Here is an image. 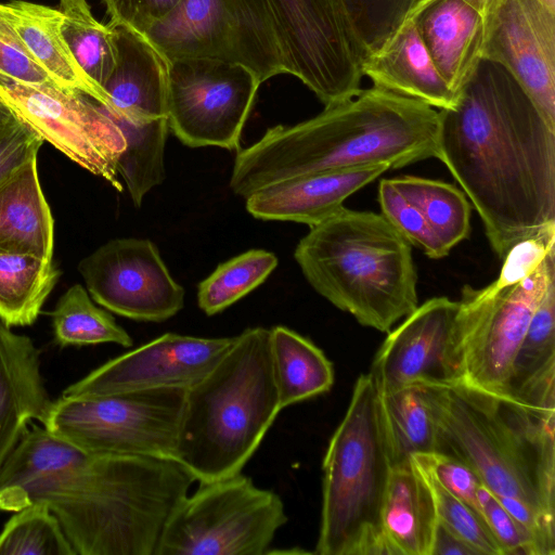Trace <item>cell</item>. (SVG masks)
<instances>
[{
	"label": "cell",
	"mask_w": 555,
	"mask_h": 555,
	"mask_svg": "<svg viewBox=\"0 0 555 555\" xmlns=\"http://www.w3.org/2000/svg\"><path fill=\"white\" fill-rule=\"evenodd\" d=\"M195 480L175 459L91 453L30 424L0 468V511L46 504L76 555H154Z\"/></svg>",
	"instance_id": "cell-1"
},
{
	"label": "cell",
	"mask_w": 555,
	"mask_h": 555,
	"mask_svg": "<svg viewBox=\"0 0 555 555\" xmlns=\"http://www.w3.org/2000/svg\"><path fill=\"white\" fill-rule=\"evenodd\" d=\"M477 210L493 251L555 228V129L501 65L481 60L439 111L437 155Z\"/></svg>",
	"instance_id": "cell-2"
},
{
	"label": "cell",
	"mask_w": 555,
	"mask_h": 555,
	"mask_svg": "<svg viewBox=\"0 0 555 555\" xmlns=\"http://www.w3.org/2000/svg\"><path fill=\"white\" fill-rule=\"evenodd\" d=\"M439 111L380 88L361 89L317 116L278 125L236 154L230 188L246 198L301 175L374 165L401 168L437 155Z\"/></svg>",
	"instance_id": "cell-3"
},
{
	"label": "cell",
	"mask_w": 555,
	"mask_h": 555,
	"mask_svg": "<svg viewBox=\"0 0 555 555\" xmlns=\"http://www.w3.org/2000/svg\"><path fill=\"white\" fill-rule=\"evenodd\" d=\"M421 387L436 452L464 462L494 495L517 499L555 526V411L462 382Z\"/></svg>",
	"instance_id": "cell-4"
},
{
	"label": "cell",
	"mask_w": 555,
	"mask_h": 555,
	"mask_svg": "<svg viewBox=\"0 0 555 555\" xmlns=\"http://www.w3.org/2000/svg\"><path fill=\"white\" fill-rule=\"evenodd\" d=\"M269 337L268 328H246L185 389L176 460L198 482L242 473L282 410Z\"/></svg>",
	"instance_id": "cell-5"
},
{
	"label": "cell",
	"mask_w": 555,
	"mask_h": 555,
	"mask_svg": "<svg viewBox=\"0 0 555 555\" xmlns=\"http://www.w3.org/2000/svg\"><path fill=\"white\" fill-rule=\"evenodd\" d=\"M311 287L361 325L389 332L418 306L410 243L382 214L341 207L298 243Z\"/></svg>",
	"instance_id": "cell-6"
},
{
	"label": "cell",
	"mask_w": 555,
	"mask_h": 555,
	"mask_svg": "<svg viewBox=\"0 0 555 555\" xmlns=\"http://www.w3.org/2000/svg\"><path fill=\"white\" fill-rule=\"evenodd\" d=\"M391 467L379 393L371 374H361L323 459L314 553L387 555L382 516Z\"/></svg>",
	"instance_id": "cell-7"
},
{
	"label": "cell",
	"mask_w": 555,
	"mask_h": 555,
	"mask_svg": "<svg viewBox=\"0 0 555 555\" xmlns=\"http://www.w3.org/2000/svg\"><path fill=\"white\" fill-rule=\"evenodd\" d=\"M286 522L280 495L242 473L201 481L169 514L154 555H264Z\"/></svg>",
	"instance_id": "cell-8"
},
{
	"label": "cell",
	"mask_w": 555,
	"mask_h": 555,
	"mask_svg": "<svg viewBox=\"0 0 555 555\" xmlns=\"http://www.w3.org/2000/svg\"><path fill=\"white\" fill-rule=\"evenodd\" d=\"M555 283V250L524 280L506 286H464L455 319L453 358L460 380L508 395L512 366L531 317Z\"/></svg>",
	"instance_id": "cell-9"
},
{
	"label": "cell",
	"mask_w": 555,
	"mask_h": 555,
	"mask_svg": "<svg viewBox=\"0 0 555 555\" xmlns=\"http://www.w3.org/2000/svg\"><path fill=\"white\" fill-rule=\"evenodd\" d=\"M185 389L68 397L51 401L42 426L53 436L96 454L176 460Z\"/></svg>",
	"instance_id": "cell-10"
},
{
	"label": "cell",
	"mask_w": 555,
	"mask_h": 555,
	"mask_svg": "<svg viewBox=\"0 0 555 555\" xmlns=\"http://www.w3.org/2000/svg\"><path fill=\"white\" fill-rule=\"evenodd\" d=\"M168 61L209 57L241 64L260 83L285 74L263 0H181L144 35Z\"/></svg>",
	"instance_id": "cell-11"
},
{
	"label": "cell",
	"mask_w": 555,
	"mask_h": 555,
	"mask_svg": "<svg viewBox=\"0 0 555 555\" xmlns=\"http://www.w3.org/2000/svg\"><path fill=\"white\" fill-rule=\"evenodd\" d=\"M263 1L285 74L298 78L324 105L361 90L362 55L341 0Z\"/></svg>",
	"instance_id": "cell-12"
},
{
	"label": "cell",
	"mask_w": 555,
	"mask_h": 555,
	"mask_svg": "<svg viewBox=\"0 0 555 555\" xmlns=\"http://www.w3.org/2000/svg\"><path fill=\"white\" fill-rule=\"evenodd\" d=\"M0 98L42 141L122 191L118 164L127 142L106 106L81 92L27 83L2 74Z\"/></svg>",
	"instance_id": "cell-13"
},
{
	"label": "cell",
	"mask_w": 555,
	"mask_h": 555,
	"mask_svg": "<svg viewBox=\"0 0 555 555\" xmlns=\"http://www.w3.org/2000/svg\"><path fill=\"white\" fill-rule=\"evenodd\" d=\"M260 85L248 68L233 62H168V127L186 146L236 150Z\"/></svg>",
	"instance_id": "cell-14"
},
{
	"label": "cell",
	"mask_w": 555,
	"mask_h": 555,
	"mask_svg": "<svg viewBox=\"0 0 555 555\" xmlns=\"http://www.w3.org/2000/svg\"><path fill=\"white\" fill-rule=\"evenodd\" d=\"M91 298L104 309L142 322H163L184 306V288L147 238H115L78 263Z\"/></svg>",
	"instance_id": "cell-15"
},
{
	"label": "cell",
	"mask_w": 555,
	"mask_h": 555,
	"mask_svg": "<svg viewBox=\"0 0 555 555\" xmlns=\"http://www.w3.org/2000/svg\"><path fill=\"white\" fill-rule=\"evenodd\" d=\"M234 339L235 336L207 338L166 333L103 363L65 388L62 396L186 389L211 370Z\"/></svg>",
	"instance_id": "cell-16"
},
{
	"label": "cell",
	"mask_w": 555,
	"mask_h": 555,
	"mask_svg": "<svg viewBox=\"0 0 555 555\" xmlns=\"http://www.w3.org/2000/svg\"><path fill=\"white\" fill-rule=\"evenodd\" d=\"M482 59L504 67L555 129V10L503 0L485 20Z\"/></svg>",
	"instance_id": "cell-17"
},
{
	"label": "cell",
	"mask_w": 555,
	"mask_h": 555,
	"mask_svg": "<svg viewBox=\"0 0 555 555\" xmlns=\"http://www.w3.org/2000/svg\"><path fill=\"white\" fill-rule=\"evenodd\" d=\"M457 311L459 301L435 297L388 332L369 372L379 392L460 380L453 358Z\"/></svg>",
	"instance_id": "cell-18"
},
{
	"label": "cell",
	"mask_w": 555,
	"mask_h": 555,
	"mask_svg": "<svg viewBox=\"0 0 555 555\" xmlns=\"http://www.w3.org/2000/svg\"><path fill=\"white\" fill-rule=\"evenodd\" d=\"M389 169L387 165H374L292 177L248 195L246 209L257 219L293 221L310 228L335 214L351 194Z\"/></svg>",
	"instance_id": "cell-19"
},
{
	"label": "cell",
	"mask_w": 555,
	"mask_h": 555,
	"mask_svg": "<svg viewBox=\"0 0 555 555\" xmlns=\"http://www.w3.org/2000/svg\"><path fill=\"white\" fill-rule=\"evenodd\" d=\"M51 400L41 374L40 350L0 321V468Z\"/></svg>",
	"instance_id": "cell-20"
},
{
	"label": "cell",
	"mask_w": 555,
	"mask_h": 555,
	"mask_svg": "<svg viewBox=\"0 0 555 555\" xmlns=\"http://www.w3.org/2000/svg\"><path fill=\"white\" fill-rule=\"evenodd\" d=\"M109 24L116 34L117 59L103 86L105 106L135 119L167 118L168 61L144 35Z\"/></svg>",
	"instance_id": "cell-21"
},
{
	"label": "cell",
	"mask_w": 555,
	"mask_h": 555,
	"mask_svg": "<svg viewBox=\"0 0 555 555\" xmlns=\"http://www.w3.org/2000/svg\"><path fill=\"white\" fill-rule=\"evenodd\" d=\"M411 21L440 76L459 95L482 60L485 18L464 0H435Z\"/></svg>",
	"instance_id": "cell-22"
},
{
	"label": "cell",
	"mask_w": 555,
	"mask_h": 555,
	"mask_svg": "<svg viewBox=\"0 0 555 555\" xmlns=\"http://www.w3.org/2000/svg\"><path fill=\"white\" fill-rule=\"evenodd\" d=\"M361 70L373 87L438 111L453 107L457 100L437 70L414 21L405 22L378 52L364 56Z\"/></svg>",
	"instance_id": "cell-23"
},
{
	"label": "cell",
	"mask_w": 555,
	"mask_h": 555,
	"mask_svg": "<svg viewBox=\"0 0 555 555\" xmlns=\"http://www.w3.org/2000/svg\"><path fill=\"white\" fill-rule=\"evenodd\" d=\"M387 555H430L438 521L429 485L412 460L391 467L383 507Z\"/></svg>",
	"instance_id": "cell-24"
},
{
	"label": "cell",
	"mask_w": 555,
	"mask_h": 555,
	"mask_svg": "<svg viewBox=\"0 0 555 555\" xmlns=\"http://www.w3.org/2000/svg\"><path fill=\"white\" fill-rule=\"evenodd\" d=\"M3 9L31 56L60 88L108 104L105 91L90 80L74 59L63 36L60 9L24 0L3 3Z\"/></svg>",
	"instance_id": "cell-25"
},
{
	"label": "cell",
	"mask_w": 555,
	"mask_h": 555,
	"mask_svg": "<svg viewBox=\"0 0 555 555\" xmlns=\"http://www.w3.org/2000/svg\"><path fill=\"white\" fill-rule=\"evenodd\" d=\"M53 248L54 220L35 157L0 184V249L52 260Z\"/></svg>",
	"instance_id": "cell-26"
},
{
	"label": "cell",
	"mask_w": 555,
	"mask_h": 555,
	"mask_svg": "<svg viewBox=\"0 0 555 555\" xmlns=\"http://www.w3.org/2000/svg\"><path fill=\"white\" fill-rule=\"evenodd\" d=\"M507 397L555 411V283L537 306L517 350Z\"/></svg>",
	"instance_id": "cell-27"
},
{
	"label": "cell",
	"mask_w": 555,
	"mask_h": 555,
	"mask_svg": "<svg viewBox=\"0 0 555 555\" xmlns=\"http://www.w3.org/2000/svg\"><path fill=\"white\" fill-rule=\"evenodd\" d=\"M269 347L282 410L332 388L333 364L310 339L286 326L278 325L270 328Z\"/></svg>",
	"instance_id": "cell-28"
},
{
	"label": "cell",
	"mask_w": 555,
	"mask_h": 555,
	"mask_svg": "<svg viewBox=\"0 0 555 555\" xmlns=\"http://www.w3.org/2000/svg\"><path fill=\"white\" fill-rule=\"evenodd\" d=\"M59 276L53 259L0 249V321L10 327L35 323Z\"/></svg>",
	"instance_id": "cell-29"
},
{
	"label": "cell",
	"mask_w": 555,
	"mask_h": 555,
	"mask_svg": "<svg viewBox=\"0 0 555 555\" xmlns=\"http://www.w3.org/2000/svg\"><path fill=\"white\" fill-rule=\"evenodd\" d=\"M378 393L392 466L416 453L436 452L437 428L422 387L414 385Z\"/></svg>",
	"instance_id": "cell-30"
},
{
	"label": "cell",
	"mask_w": 555,
	"mask_h": 555,
	"mask_svg": "<svg viewBox=\"0 0 555 555\" xmlns=\"http://www.w3.org/2000/svg\"><path fill=\"white\" fill-rule=\"evenodd\" d=\"M390 180L417 208L447 254L467 238L470 232L472 207L463 191L439 180L414 176Z\"/></svg>",
	"instance_id": "cell-31"
},
{
	"label": "cell",
	"mask_w": 555,
	"mask_h": 555,
	"mask_svg": "<svg viewBox=\"0 0 555 555\" xmlns=\"http://www.w3.org/2000/svg\"><path fill=\"white\" fill-rule=\"evenodd\" d=\"M54 340L61 347L117 344L133 340L106 309L98 307L81 284H74L59 298L51 312Z\"/></svg>",
	"instance_id": "cell-32"
},
{
	"label": "cell",
	"mask_w": 555,
	"mask_h": 555,
	"mask_svg": "<svg viewBox=\"0 0 555 555\" xmlns=\"http://www.w3.org/2000/svg\"><path fill=\"white\" fill-rule=\"evenodd\" d=\"M65 41L83 73L103 89L117 59L114 27L99 22L87 0H60Z\"/></svg>",
	"instance_id": "cell-33"
},
{
	"label": "cell",
	"mask_w": 555,
	"mask_h": 555,
	"mask_svg": "<svg viewBox=\"0 0 555 555\" xmlns=\"http://www.w3.org/2000/svg\"><path fill=\"white\" fill-rule=\"evenodd\" d=\"M278 257L264 249H250L220 263L197 286V305L215 315L261 285L278 266Z\"/></svg>",
	"instance_id": "cell-34"
},
{
	"label": "cell",
	"mask_w": 555,
	"mask_h": 555,
	"mask_svg": "<svg viewBox=\"0 0 555 555\" xmlns=\"http://www.w3.org/2000/svg\"><path fill=\"white\" fill-rule=\"evenodd\" d=\"M0 555H76L62 527L42 503L30 504L5 522Z\"/></svg>",
	"instance_id": "cell-35"
},
{
	"label": "cell",
	"mask_w": 555,
	"mask_h": 555,
	"mask_svg": "<svg viewBox=\"0 0 555 555\" xmlns=\"http://www.w3.org/2000/svg\"><path fill=\"white\" fill-rule=\"evenodd\" d=\"M420 0H341L362 59L384 48Z\"/></svg>",
	"instance_id": "cell-36"
},
{
	"label": "cell",
	"mask_w": 555,
	"mask_h": 555,
	"mask_svg": "<svg viewBox=\"0 0 555 555\" xmlns=\"http://www.w3.org/2000/svg\"><path fill=\"white\" fill-rule=\"evenodd\" d=\"M418 469L431 490L438 520L479 555H502L483 516L444 489L430 474Z\"/></svg>",
	"instance_id": "cell-37"
},
{
	"label": "cell",
	"mask_w": 555,
	"mask_h": 555,
	"mask_svg": "<svg viewBox=\"0 0 555 555\" xmlns=\"http://www.w3.org/2000/svg\"><path fill=\"white\" fill-rule=\"evenodd\" d=\"M377 199L384 218L411 246L420 248L431 259L448 256L421 212L395 188L390 179L379 182Z\"/></svg>",
	"instance_id": "cell-38"
},
{
	"label": "cell",
	"mask_w": 555,
	"mask_h": 555,
	"mask_svg": "<svg viewBox=\"0 0 555 555\" xmlns=\"http://www.w3.org/2000/svg\"><path fill=\"white\" fill-rule=\"evenodd\" d=\"M411 460L444 489L482 515L478 500V488L482 482L467 464L440 452L416 453Z\"/></svg>",
	"instance_id": "cell-39"
},
{
	"label": "cell",
	"mask_w": 555,
	"mask_h": 555,
	"mask_svg": "<svg viewBox=\"0 0 555 555\" xmlns=\"http://www.w3.org/2000/svg\"><path fill=\"white\" fill-rule=\"evenodd\" d=\"M0 74L27 83L57 86L27 50L8 20L3 3H0Z\"/></svg>",
	"instance_id": "cell-40"
},
{
	"label": "cell",
	"mask_w": 555,
	"mask_h": 555,
	"mask_svg": "<svg viewBox=\"0 0 555 555\" xmlns=\"http://www.w3.org/2000/svg\"><path fill=\"white\" fill-rule=\"evenodd\" d=\"M553 250H555V228L517 242L503 258L500 274L493 283L498 286H506L524 280L537 270Z\"/></svg>",
	"instance_id": "cell-41"
},
{
	"label": "cell",
	"mask_w": 555,
	"mask_h": 555,
	"mask_svg": "<svg viewBox=\"0 0 555 555\" xmlns=\"http://www.w3.org/2000/svg\"><path fill=\"white\" fill-rule=\"evenodd\" d=\"M42 143V139L18 117L0 130V184L37 157Z\"/></svg>",
	"instance_id": "cell-42"
},
{
	"label": "cell",
	"mask_w": 555,
	"mask_h": 555,
	"mask_svg": "<svg viewBox=\"0 0 555 555\" xmlns=\"http://www.w3.org/2000/svg\"><path fill=\"white\" fill-rule=\"evenodd\" d=\"M478 500L482 516L502 555H527L526 541L514 518L482 483L478 488Z\"/></svg>",
	"instance_id": "cell-43"
},
{
	"label": "cell",
	"mask_w": 555,
	"mask_h": 555,
	"mask_svg": "<svg viewBox=\"0 0 555 555\" xmlns=\"http://www.w3.org/2000/svg\"><path fill=\"white\" fill-rule=\"evenodd\" d=\"M109 23L124 25L145 35L167 16L181 0H104Z\"/></svg>",
	"instance_id": "cell-44"
},
{
	"label": "cell",
	"mask_w": 555,
	"mask_h": 555,
	"mask_svg": "<svg viewBox=\"0 0 555 555\" xmlns=\"http://www.w3.org/2000/svg\"><path fill=\"white\" fill-rule=\"evenodd\" d=\"M430 555H479L470 545L437 521Z\"/></svg>",
	"instance_id": "cell-45"
},
{
	"label": "cell",
	"mask_w": 555,
	"mask_h": 555,
	"mask_svg": "<svg viewBox=\"0 0 555 555\" xmlns=\"http://www.w3.org/2000/svg\"><path fill=\"white\" fill-rule=\"evenodd\" d=\"M435 0H420L414 9L411 11L405 22L413 20L418 12H421L426 5ZM470 4L477 12H479L485 20H487L501 4L503 0H464ZM404 22V23H405Z\"/></svg>",
	"instance_id": "cell-46"
},
{
	"label": "cell",
	"mask_w": 555,
	"mask_h": 555,
	"mask_svg": "<svg viewBox=\"0 0 555 555\" xmlns=\"http://www.w3.org/2000/svg\"><path fill=\"white\" fill-rule=\"evenodd\" d=\"M16 117V114L0 98V130H2L8 124H10Z\"/></svg>",
	"instance_id": "cell-47"
},
{
	"label": "cell",
	"mask_w": 555,
	"mask_h": 555,
	"mask_svg": "<svg viewBox=\"0 0 555 555\" xmlns=\"http://www.w3.org/2000/svg\"><path fill=\"white\" fill-rule=\"evenodd\" d=\"M550 9L555 10V0H541Z\"/></svg>",
	"instance_id": "cell-48"
}]
</instances>
